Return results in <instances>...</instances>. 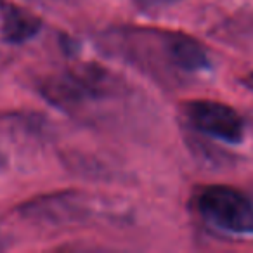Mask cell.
<instances>
[{
	"instance_id": "6da1fadb",
	"label": "cell",
	"mask_w": 253,
	"mask_h": 253,
	"mask_svg": "<svg viewBox=\"0 0 253 253\" xmlns=\"http://www.w3.org/2000/svg\"><path fill=\"white\" fill-rule=\"evenodd\" d=\"M198 208L210 224L234 234H253V203L227 186H210L201 189Z\"/></svg>"
},
{
	"instance_id": "7a4b0ae2",
	"label": "cell",
	"mask_w": 253,
	"mask_h": 253,
	"mask_svg": "<svg viewBox=\"0 0 253 253\" xmlns=\"http://www.w3.org/2000/svg\"><path fill=\"white\" fill-rule=\"evenodd\" d=\"M187 118L198 130L236 144L243 139V120L227 104L215 101H194L187 104Z\"/></svg>"
},
{
	"instance_id": "3957f363",
	"label": "cell",
	"mask_w": 253,
	"mask_h": 253,
	"mask_svg": "<svg viewBox=\"0 0 253 253\" xmlns=\"http://www.w3.org/2000/svg\"><path fill=\"white\" fill-rule=\"evenodd\" d=\"M2 33L11 43H21L32 39L40 30V19L35 14L14 4H7L2 9Z\"/></svg>"
},
{
	"instance_id": "277c9868",
	"label": "cell",
	"mask_w": 253,
	"mask_h": 253,
	"mask_svg": "<svg viewBox=\"0 0 253 253\" xmlns=\"http://www.w3.org/2000/svg\"><path fill=\"white\" fill-rule=\"evenodd\" d=\"M169 52L179 68L187 71H198L208 66V57L201 43L182 33L169 35Z\"/></svg>"
}]
</instances>
